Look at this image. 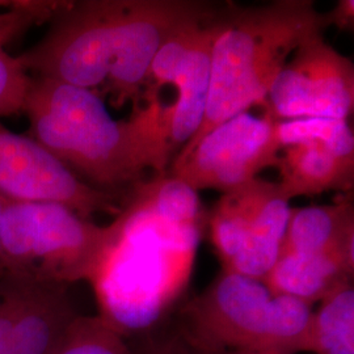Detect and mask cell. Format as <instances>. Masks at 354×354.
Masks as SVG:
<instances>
[{"instance_id": "1", "label": "cell", "mask_w": 354, "mask_h": 354, "mask_svg": "<svg viewBox=\"0 0 354 354\" xmlns=\"http://www.w3.org/2000/svg\"><path fill=\"white\" fill-rule=\"evenodd\" d=\"M205 223L197 192L176 177L129 190L88 279L99 317L124 337L159 323L189 285Z\"/></svg>"}, {"instance_id": "2", "label": "cell", "mask_w": 354, "mask_h": 354, "mask_svg": "<svg viewBox=\"0 0 354 354\" xmlns=\"http://www.w3.org/2000/svg\"><path fill=\"white\" fill-rule=\"evenodd\" d=\"M23 113L29 137L96 189L127 194L146 169L168 165L140 122L114 120L93 91L32 76Z\"/></svg>"}, {"instance_id": "3", "label": "cell", "mask_w": 354, "mask_h": 354, "mask_svg": "<svg viewBox=\"0 0 354 354\" xmlns=\"http://www.w3.org/2000/svg\"><path fill=\"white\" fill-rule=\"evenodd\" d=\"M327 13L311 0H277L266 6L221 7V30L212 51L210 86L203 124L181 149L266 96L289 57L307 38L329 28Z\"/></svg>"}, {"instance_id": "4", "label": "cell", "mask_w": 354, "mask_h": 354, "mask_svg": "<svg viewBox=\"0 0 354 354\" xmlns=\"http://www.w3.org/2000/svg\"><path fill=\"white\" fill-rule=\"evenodd\" d=\"M313 306L273 295L257 279L222 272L184 306L181 330L196 353H313Z\"/></svg>"}, {"instance_id": "5", "label": "cell", "mask_w": 354, "mask_h": 354, "mask_svg": "<svg viewBox=\"0 0 354 354\" xmlns=\"http://www.w3.org/2000/svg\"><path fill=\"white\" fill-rule=\"evenodd\" d=\"M112 226H97L55 203L3 197L0 266L17 277L68 286L88 281Z\"/></svg>"}, {"instance_id": "6", "label": "cell", "mask_w": 354, "mask_h": 354, "mask_svg": "<svg viewBox=\"0 0 354 354\" xmlns=\"http://www.w3.org/2000/svg\"><path fill=\"white\" fill-rule=\"evenodd\" d=\"M125 6L127 0L64 1L45 36L17 59L30 76L102 96L118 50Z\"/></svg>"}, {"instance_id": "7", "label": "cell", "mask_w": 354, "mask_h": 354, "mask_svg": "<svg viewBox=\"0 0 354 354\" xmlns=\"http://www.w3.org/2000/svg\"><path fill=\"white\" fill-rule=\"evenodd\" d=\"M279 183L253 178L223 193L209 218L223 272L261 281L279 260L290 219Z\"/></svg>"}, {"instance_id": "8", "label": "cell", "mask_w": 354, "mask_h": 354, "mask_svg": "<svg viewBox=\"0 0 354 354\" xmlns=\"http://www.w3.org/2000/svg\"><path fill=\"white\" fill-rule=\"evenodd\" d=\"M219 30L221 7L214 15L176 32L150 64L142 95L167 86L176 89L175 102L163 112L151 115L169 158L181 151L203 124L210 86L212 51Z\"/></svg>"}, {"instance_id": "9", "label": "cell", "mask_w": 354, "mask_h": 354, "mask_svg": "<svg viewBox=\"0 0 354 354\" xmlns=\"http://www.w3.org/2000/svg\"><path fill=\"white\" fill-rule=\"evenodd\" d=\"M277 121L266 112L256 117L238 114L177 153L169 175L192 189L226 193L256 178L268 167H276L281 146Z\"/></svg>"}, {"instance_id": "10", "label": "cell", "mask_w": 354, "mask_h": 354, "mask_svg": "<svg viewBox=\"0 0 354 354\" xmlns=\"http://www.w3.org/2000/svg\"><path fill=\"white\" fill-rule=\"evenodd\" d=\"M266 104L276 121H348L354 109L353 62L328 45L323 35L307 38L276 77Z\"/></svg>"}, {"instance_id": "11", "label": "cell", "mask_w": 354, "mask_h": 354, "mask_svg": "<svg viewBox=\"0 0 354 354\" xmlns=\"http://www.w3.org/2000/svg\"><path fill=\"white\" fill-rule=\"evenodd\" d=\"M0 196L13 201L61 203L88 218L95 213L115 216L127 194L91 187L33 138L0 124Z\"/></svg>"}, {"instance_id": "12", "label": "cell", "mask_w": 354, "mask_h": 354, "mask_svg": "<svg viewBox=\"0 0 354 354\" xmlns=\"http://www.w3.org/2000/svg\"><path fill=\"white\" fill-rule=\"evenodd\" d=\"M218 8L196 0H127L118 50L102 96L109 95L114 106L127 102L138 105L160 48L180 29L214 15Z\"/></svg>"}, {"instance_id": "13", "label": "cell", "mask_w": 354, "mask_h": 354, "mask_svg": "<svg viewBox=\"0 0 354 354\" xmlns=\"http://www.w3.org/2000/svg\"><path fill=\"white\" fill-rule=\"evenodd\" d=\"M77 317L67 286L0 276V354H54Z\"/></svg>"}, {"instance_id": "14", "label": "cell", "mask_w": 354, "mask_h": 354, "mask_svg": "<svg viewBox=\"0 0 354 354\" xmlns=\"http://www.w3.org/2000/svg\"><path fill=\"white\" fill-rule=\"evenodd\" d=\"M281 151L276 165L279 185L289 201L328 190L353 189L354 158L342 156L317 142L291 145Z\"/></svg>"}, {"instance_id": "15", "label": "cell", "mask_w": 354, "mask_h": 354, "mask_svg": "<svg viewBox=\"0 0 354 354\" xmlns=\"http://www.w3.org/2000/svg\"><path fill=\"white\" fill-rule=\"evenodd\" d=\"M353 270L354 252L283 254L263 283L273 295H286L313 306L342 282L351 281Z\"/></svg>"}, {"instance_id": "16", "label": "cell", "mask_w": 354, "mask_h": 354, "mask_svg": "<svg viewBox=\"0 0 354 354\" xmlns=\"http://www.w3.org/2000/svg\"><path fill=\"white\" fill-rule=\"evenodd\" d=\"M337 251L354 252L353 203L339 201L291 210L279 256Z\"/></svg>"}, {"instance_id": "17", "label": "cell", "mask_w": 354, "mask_h": 354, "mask_svg": "<svg viewBox=\"0 0 354 354\" xmlns=\"http://www.w3.org/2000/svg\"><path fill=\"white\" fill-rule=\"evenodd\" d=\"M62 1L19 3L10 11L0 13V118L21 113L32 76L17 57L6 51L13 38L30 26L50 21Z\"/></svg>"}, {"instance_id": "18", "label": "cell", "mask_w": 354, "mask_h": 354, "mask_svg": "<svg viewBox=\"0 0 354 354\" xmlns=\"http://www.w3.org/2000/svg\"><path fill=\"white\" fill-rule=\"evenodd\" d=\"M314 311L313 353L354 354V289L345 281Z\"/></svg>"}, {"instance_id": "19", "label": "cell", "mask_w": 354, "mask_h": 354, "mask_svg": "<svg viewBox=\"0 0 354 354\" xmlns=\"http://www.w3.org/2000/svg\"><path fill=\"white\" fill-rule=\"evenodd\" d=\"M276 133L281 149L317 142L342 156L354 158V136L348 121L335 118H299L277 121Z\"/></svg>"}, {"instance_id": "20", "label": "cell", "mask_w": 354, "mask_h": 354, "mask_svg": "<svg viewBox=\"0 0 354 354\" xmlns=\"http://www.w3.org/2000/svg\"><path fill=\"white\" fill-rule=\"evenodd\" d=\"M54 354H133L127 340L99 317H76Z\"/></svg>"}, {"instance_id": "21", "label": "cell", "mask_w": 354, "mask_h": 354, "mask_svg": "<svg viewBox=\"0 0 354 354\" xmlns=\"http://www.w3.org/2000/svg\"><path fill=\"white\" fill-rule=\"evenodd\" d=\"M327 16L330 26H337L340 30H353V0H340L337 6L330 12L327 13Z\"/></svg>"}, {"instance_id": "22", "label": "cell", "mask_w": 354, "mask_h": 354, "mask_svg": "<svg viewBox=\"0 0 354 354\" xmlns=\"http://www.w3.org/2000/svg\"><path fill=\"white\" fill-rule=\"evenodd\" d=\"M147 354H188L180 345L177 344H162V345H155L149 351Z\"/></svg>"}, {"instance_id": "23", "label": "cell", "mask_w": 354, "mask_h": 354, "mask_svg": "<svg viewBox=\"0 0 354 354\" xmlns=\"http://www.w3.org/2000/svg\"><path fill=\"white\" fill-rule=\"evenodd\" d=\"M196 354H283L279 352H266V351H226L216 353H196Z\"/></svg>"}, {"instance_id": "24", "label": "cell", "mask_w": 354, "mask_h": 354, "mask_svg": "<svg viewBox=\"0 0 354 354\" xmlns=\"http://www.w3.org/2000/svg\"><path fill=\"white\" fill-rule=\"evenodd\" d=\"M1 210H3V197L0 196V218H1Z\"/></svg>"}, {"instance_id": "25", "label": "cell", "mask_w": 354, "mask_h": 354, "mask_svg": "<svg viewBox=\"0 0 354 354\" xmlns=\"http://www.w3.org/2000/svg\"><path fill=\"white\" fill-rule=\"evenodd\" d=\"M3 273H4V272H3V269H1V266H0V276H1Z\"/></svg>"}]
</instances>
